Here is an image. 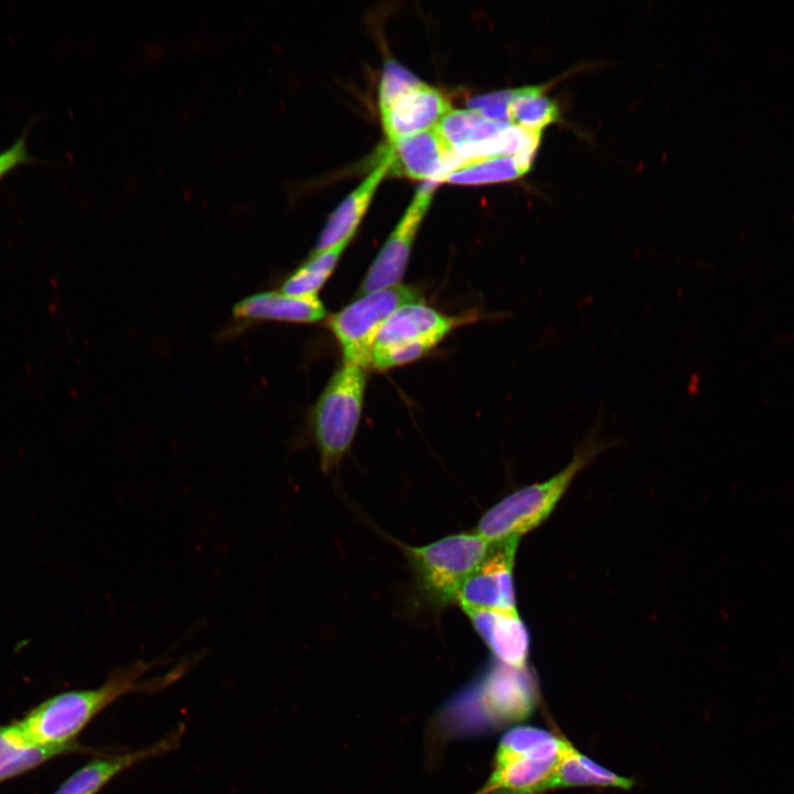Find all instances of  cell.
<instances>
[{
  "label": "cell",
  "instance_id": "obj_14",
  "mask_svg": "<svg viewBox=\"0 0 794 794\" xmlns=\"http://www.w3.org/2000/svg\"><path fill=\"white\" fill-rule=\"evenodd\" d=\"M451 109L448 98L423 82L380 110V118L388 142H394L436 128Z\"/></svg>",
  "mask_w": 794,
  "mask_h": 794
},
{
  "label": "cell",
  "instance_id": "obj_16",
  "mask_svg": "<svg viewBox=\"0 0 794 794\" xmlns=\"http://www.w3.org/2000/svg\"><path fill=\"white\" fill-rule=\"evenodd\" d=\"M390 157L387 146L378 151L376 165L366 179L351 192L329 217L320 233L313 253H320L345 240L352 239L365 214L371 200L386 173L389 171Z\"/></svg>",
  "mask_w": 794,
  "mask_h": 794
},
{
  "label": "cell",
  "instance_id": "obj_6",
  "mask_svg": "<svg viewBox=\"0 0 794 794\" xmlns=\"http://www.w3.org/2000/svg\"><path fill=\"white\" fill-rule=\"evenodd\" d=\"M365 386V368L343 363L312 409L310 426L324 472L337 468L351 448L361 419Z\"/></svg>",
  "mask_w": 794,
  "mask_h": 794
},
{
  "label": "cell",
  "instance_id": "obj_17",
  "mask_svg": "<svg viewBox=\"0 0 794 794\" xmlns=\"http://www.w3.org/2000/svg\"><path fill=\"white\" fill-rule=\"evenodd\" d=\"M233 314L245 321L315 323L326 315L318 296H289L281 291L251 294L235 304Z\"/></svg>",
  "mask_w": 794,
  "mask_h": 794
},
{
  "label": "cell",
  "instance_id": "obj_19",
  "mask_svg": "<svg viewBox=\"0 0 794 794\" xmlns=\"http://www.w3.org/2000/svg\"><path fill=\"white\" fill-rule=\"evenodd\" d=\"M633 781L620 776L569 745L551 779L547 791L560 787L599 786L627 790Z\"/></svg>",
  "mask_w": 794,
  "mask_h": 794
},
{
  "label": "cell",
  "instance_id": "obj_21",
  "mask_svg": "<svg viewBox=\"0 0 794 794\" xmlns=\"http://www.w3.org/2000/svg\"><path fill=\"white\" fill-rule=\"evenodd\" d=\"M351 239H345L326 250L312 253L310 258L291 272L281 286V292L289 296H316Z\"/></svg>",
  "mask_w": 794,
  "mask_h": 794
},
{
  "label": "cell",
  "instance_id": "obj_18",
  "mask_svg": "<svg viewBox=\"0 0 794 794\" xmlns=\"http://www.w3.org/2000/svg\"><path fill=\"white\" fill-rule=\"evenodd\" d=\"M67 753L32 742L17 721L0 726V783Z\"/></svg>",
  "mask_w": 794,
  "mask_h": 794
},
{
  "label": "cell",
  "instance_id": "obj_3",
  "mask_svg": "<svg viewBox=\"0 0 794 794\" xmlns=\"http://www.w3.org/2000/svg\"><path fill=\"white\" fill-rule=\"evenodd\" d=\"M602 411V408H601ZM576 449L572 460L552 478L523 487L487 509L473 530L491 544L519 538L540 525L554 511L575 476L601 451L618 443L600 438L602 412Z\"/></svg>",
  "mask_w": 794,
  "mask_h": 794
},
{
  "label": "cell",
  "instance_id": "obj_20",
  "mask_svg": "<svg viewBox=\"0 0 794 794\" xmlns=\"http://www.w3.org/2000/svg\"><path fill=\"white\" fill-rule=\"evenodd\" d=\"M508 112L511 125L540 132L559 117L556 101L545 94L543 86L512 89Z\"/></svg>",
  "mask_w": 794,
  "mask_h": 794
},
{
  "label": "cell",
  "instance_id": "obj_24",
  "mask_svg": "<svg viewBox=\"0 0 794 794\" xmlns=\"http://www.w3.org/2000/svg\"><path fill=\"white\" fill-rule=\"evenodd\" d=\"M512 89H504L486 95L475 96L468 100L469 109L483 117L505 125H511L508 104Z\"/></svg>",
  "mask_w": 794,
  "mask_h": 794
},
{
  "label": "cell",
  "instance_id": "obj_13",
  "mask_svg": "<svg viewBox=\"0 0 794 794\" xmlns=\"http://www.w3.org/2000/svg\"><path fill=\"white\" fill-rule=\"evenodd\" d=\"M183 733L184 728L181 726L146 748L97 755L72 773L53 794H98L125 771L176 749Z\"/></svg>",
  "mask_w": 794,
  "mask_h": 794
},
{
  "label": "cell",
  "instance_id": "obj_5",
  "mask_svg": "<svg viewBox=\"0 0 794 794\" xmlns=\"http://www.w3.org/2000/svg\"><path fill=\"white\" fill-rule=\"evenodd\" d=\"M571 743L537 727L518 726L501 739L493 771L478 794H541Z\"/></svg>",
  "mask_w": 794,
  "mask_h": 794
},
{
  "label": "cell",
  "instance_id": "obj_7",
  "mask_svg": "<svg viewBox=\"0 0 794 794\" xmlns=\"http://www.w3.org/2000/svg\"><path fill=\"white\" fill-rule=\"evenodd\" d=\"M451 151L462 161L515 155L528 172L536 155L540 131L490 120L472 109H451L436 127Z\"/></svg>",
  "mask_w": 794,
  "mask_h": 794
},
{
  "label": "cell",
  "instance_id": "obj_15",
  "mask_svg": "<svg viewBox=\"0 0 794 794\" xmlns=\"http://www.w3.org/2000/svg\"><path fill=\"white\" fill-rule=\"evenodd\" d=\"M465 614L495 661L511 667H527L529 633L517 610H475Z\"/></svg>",
  "mask_w": 794,
  "mask_h": 794
},
{
  "label": "cell",
  "instance_id": "obj_2",
  "mask_svg": "<svg viewBox=\"0 0 794 794\" xmlns=\"http://www.w3.org/2000/svg\"><path fill=\"white\" fill-rule=\"evenodd\" d=\"M538 700V687L528 667L497 661L444 709L449 727L459 732H482L527 719Z\"/></svg>",
  "mask_w": 794,
  "mask_h": 794
},
{
  "label": "cell",
  "instance_id": "obj_4",
  "mask_svg": "<svg viewBox=\"0 0 794 794\" xmlns=\"http://www.w3.org/2000/svg\"><path fill=\"white\" fill-rule=\"evenodd\" d=\"M400 546L416 599L433 610H443L457 603L463 582L485 560L493 544L474 532H465L425 546Z\"/></svg>",
  "mask_w": 794,
  "mask_h": 794
},
{
  "label": "cell",
  "instance_id": "obj_22",
  "mask_svg": "<svg viewBox=\"0 0 794 794\" xmlns=\"http://www.w3.org/2000/svg\"><path fill=\"white\" fill-rule=\"evenodd\" d=\"M524 175L515 155H496L462 161L451 169L442 182L480 185L515 180Z\"/></svg>",
  "mask_w": 794,
  "mask_h": 794
},
{
  "label": "cell",
  "instance_id": "obj_9",
  "mask_svg": "<svg viewBox=\"0 0 794 794\" xmlns=\"http://www.w3.org/2000/svg\"><path fill=\"white\" fill-rule=\"evenodd\" d=\"M419 300L418 291L397 283L363 293L332 315L329 326L341 348L343 363L363 368L371 366L373 347L385 321L403 304Z\"/></svg>",
  "mask_w": 794,
  "mask_h": 794
},
{
  "label": "cell",
  "instance_id": "obj_8",
  "mask_svg": "<svg viewBox=\"0 0 794 794\" xmlns=\"http://www.w3.org/2000/svg\"><path fill=\"white\" fill-rule=\"evenodd\" d=\"M461 323L462 318L446 315L421 300L403 304L380 328L371 365L385 371L414 362Z\"/></svg>",
  "mask_w": 794,
  "mask_h": 794
},
{
  "label": "cell",
  "instance_id": "obj_12",
  "mask_svg": "<svg viewBox=\"0 0 794 794\" xmlns=\"http://www.w3.org/2000/svg\"><path fill=\"white\" fill-rule=\"evenodd\" d=\"M387 148L389 171L412 180L440 183L461 162L437 128L388 142Z\"/></svg>",
  "mask_w": 794,
  "mask_h": 794
},
{
  "label": "cell",
  "instance_id": "obj_10",
  "mask_svg": "<svg viewBox=\"0 0 794 794\" xmlns=\"http://www.w3.org/2000/svg\"><path fill=\"white\" fill-rule=\"evenodd\" d=\"M518 541L493 544L485 560L463 582L457 603L464 612L516 610L513 566Z\"/></svg>",
  "mask_w": 794,
  "mask_h": 794
},
{
  "label": "cell",
  "instance_id": "obj_11",
  "mask_svg": "<svg viewBox=\"0 0 794 794\" xmlns=\"http://www.w3.org/2000/svg\"><path fill=\"white\" fill-rule=\"evenodd\" d=\"M437 184L428 181L417 190L405 214L367 270L361 285L363 293L400 282L416 234L429 208Z\"/></svg>",
  "mask_w": 794,
  "mask_h": 794
},
{
  "label": "cell",
  "instance_id": "obj_23",
  "mask_svg": "<svg viewBox=\"0 0 794 794\" xmlns=\"http://www.w3.org/2000/svg\"><path fill=\"white\" fill-rule=\"evenodd\" d=\"M422 83L414 73L398 62L387 61L379 82V110L387 108L399 96L420 86Z\"/></svg>",
  "mask_w": 794,
  "mask_h": 794
},
{
  "label": "cell",
  "instance_id": "obj_25",
  "mask_svg": "<svg viewBox=\"0 0 794 794\" xmlns=\"http://www.w3.org/2000/svg\"><path fill=\"white\" fill-rule=\"evenodd\" d=\"M30 126L25 127L15 140L0 151V182L17 169L37 162L28 149Z\"/></svg>",
  "mask_w": 794,
  "mask_h": 794
},
{
  "label": "cell",
  "instance_id": "obj_1",
  "mask_svg": "<svg viewBox=\"0 0 794 794\" xmlns=\"http://www.w3.org/2000/svg\"><path fill=\"white\" fill-rule=\"evenodd\" d=\"M183 661L168 673L146 677L160 662L137 661L114 670L96 688L74 689L54 695L30 709L18 725L34 743L68 753L90 752L77 741L84 729L104 709L133 693H155L172 685L194 664Z\"/></svg>",
  "mask_w": 794,
  "mask_h": 794
}]
</instances>
